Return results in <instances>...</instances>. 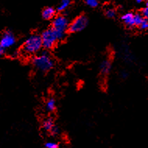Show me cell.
Returning a JSON list of instances; mask_svg holds the SVG:
<instances>
[{
    "mask_svg": "<svg viewBox=\"0 0 148 148\" xmlns=\"http://www.w3.org/2000/svg\"><path fill=\"white\" fill-rule=\"evenodd\" d=\"M42 40L38 34H32L27 39L23 45V52L27 56H31L38 52L41 49Z\"/></svg>",
    "mask_w": 148,
    "mask_h": 148,
    "instance_id": "cell-1",
    "label": "cell"
},
{
    "mask_svg": "<svg viewBox=\"0 0 148 148\" xmlns=\"http://www.w3.org/2000/svg\"><path fill=\"white\" fill-rule=\"evenodd\" d=\"M33 65L40 71L48 72L53 67L54 62L49 53L43 52L34 58Z\"/></svg>",
    "mask_w": 148,
    "mask_h": 148,
    "instance_id": "cell-2",
    "label": "cell"
},
{
    "mask_svg": "<svg viewBox=\"0 0 148 148\" xmlns=\"http://www.w3.org/2000/svg\"><path fill=\"white\" fill-rule=\"evenodd\" d=\"M69 27V21L66 16L59 15L54 18L52 22V28L56 34L58 40H62L66 36V32Z\"/></svg>",
    "mask_w": 148,
    "mask_h": 148,
    "instance_id": "cell-3",
    "label": "cell"
},
{
    "mask_svg": "<svg viewBox=\"0 0 148 148\" xmlns=\"http://www.w3.org/2000/svg\"><path fill=\"white\" fill-rule=\"evenodd\" d=\"M41 37L42 40V46L45 49H51V48H53L57 41H59L57 38L56 34L52 27L44 31Z\"/></svg>",
    "mask_w": 148,
    "mask_h": 148,
    "instance_id": "cell-4",
    "label": "cell"
},
{
    "mask_svg": "<svg viewBox=\"0 0 148 148\" xmlns=\"http://www.w3.org/2000/svg\"><path fill=\"white\" fill-rule=\"evenodd\" d=\"M87 23H88L87 18L85 16H79L69 24L68 30L72 33L79 32L86 28Z\"/></svg>",
    "mask_w": 148,
    "mask_h": 148,
    "instance_id": "cell-5",
    "label": "cell"
},
{
    "mask_svg": "<svg viewBox=\"0 0 148 148\" xmlns=\"http://www.w3.org/2000/svg\"><path fill=\"white\" fill-rule=\"evenodd\" d=\"M16 43V38L14 34L10 31H6L3 34L0 39V46L4 49H9L13 46Z\"/></svg>",
    "mask_w": 148,
    "mask_h": 148,
    "instance_id": "cell-6",
    "label": "cell"
},
{
    "mask_svg": "<svg viewBox=\"0 0 148 148\" xmlns=\"http://www.w3.org/2000/svg\"><path fill=\"white\" fill-rule=\"evenodd\" d=\"M122 21L128 27H133L135 26L134 23V14L133 13H126L122 16Z\"/></svg>",
    "mask_w": 148,
    "mask_h": 148,
    "instance_id": "cell-7",
    "label": "cell"
},
{
    "mask_svg": "<svg viewBox=\"0 0 148 148\" xmlns=\"http://www.w3.org/2000/svg\"><path fill=\"white\" fill-rule=\"evenodd\" d=\"M112 68V63L111 61L108 59L104 60L101 64V66H100V69H101V73L103 75H107L111 70Z\"/></svg>",
    "mask_w": 148,
    "mask_h": 148,
    "instance_id": "cell-8",
    "label": "cell"
},
{
    "mask_svg": "<svg viewBox=\"0 0 148 148\" xmlns=\"http://www.w3.org/2000/svg\"><path fill=\"white\" fill-rule=\"evenodd\" d=\"M55 14H56V10L52 7H46L42 11V16L45 20L52 19L55 16Z\"/></svg>",
    "mask_w": 148,
    "mask_h": 148,
    "instance_id": "cell-9",
    "label": "cell"
},
{
    "mask_svg": "<svg viewBox=\"0 0 148 148\" xmlns=\"http://www.w3.org/2000/svg\"><path fill=\"white\" fill-rule=\"evenodd\" d=\"M70 4H71V0H62L57 7V10L59 12L65 11L70 5Z\"/></svg>",
    "mask_w": 148,
    "mask_h": 148,
    "instance_id": "cell-10",
    "label": "cell"
},
{
    "mask_svg": "<svg viewBox=\"0 0 148 148\" xmlns=\"http://www.w3.org/2000/svg\"><path fill=\"white\" fill-rule=\"evenodd\" d=\"M54 122L51 119H47L43 122L42 124V127L45 131H50L54 126Z\"/></svg>",
    "mask_w": 148,
    "mask_h": 148,
    "instance_id": "cell-11",
    "label": "cell"
},
{
    "mask_svg": "<svg viewBox=\"0 0 148 148\" xmlns=\"http://www.w3.org/2000/svg\"><path fill=\"white\" fill-rule=\"evenodd\" d=\"M46 109L49 112H54L56 109V101L54 99H49L46 103Z\"/></svg>",
    "mask_w": 148,
    "mask_h": 148,
    "instance_id": "cell-12",
    "label": "cell"
},
{
    "mask_svg": "<svg viewBox=\"0 0 148 148\" xmlns=\"http://www.w3.org/2000/svg\"><path fill=\"white\" fill-rule=\"evenodd\" d=\"M143 19L144 18L143 17V16L141 14H139V13L134 14V23H135V26L139 27L140 25V23H142V21H143Z\"/></svg>",
    "mask_w": 148,
    "mask_h": 148,
    "instance_id": "cell-13",
    "label": "cell"
},
{
    "mask_svg": "<svg viewBox=\"0 0 148 148\" xmlns=\"http://www.w3.org/2000/svg\"><path fill=\"white\" fill-rule=\"evenodd\" d=\"M85 3L91 8L97 7L98 5V0H84Z\"/></svg>",
    "mask_w": 148,
    "mask_h": 148,
    "instance_id": "cell-14",
    "label": "cell"
},
{
    "mask_svg": "<svg viewBox=\"0 0 148 148\" xmlns=\"http://www.w3.org/2000/svg\"><path fill=\"white\" fill-rule=\"evenodd\" d=\"M115 10L114 9H112V8H109L107 10L105 11V14L108 18H113L115 16Z\"/></svg>",
    "mask_w": 148,
    "mask_h": 148,
    "instance_id": "cell-15",
    "label": "cell"
},
{
    "mask_svg": "<svg viewBox=\"0 0 148 148\" xmlns=\"http://www.w3.org/2000/svg\"><path fill=\"white\" fill-rule=\"evenodd\" d=\"M45 148H58L59 147V145H58V143H56V142L49 141V142L45 143Z\"/></svg>",
    "mask_w": 148,
    "mask_h": 148,
    "instance_id": "cell-16",
    "label": "cell"
},
{
    "mask_svg": "<svg viewBox=\"0 0 148 148\" xmlns=\"http://www.w3.org/2000/svg\"><path fill=\"white\" fill-rule=\"evenodd\" d=\"M139 27H140L141 30H143V31L148 30V21L147 20L143 19V21H142V23H140V25L139 26Z\"/></svg>",
    "mask_w": 148,
    "mask_h": 148,
    "instance_id": "cell-17",
    "label": "cell"
},
{
    "mask_svg": "<svg viewBox=\"0 0 148 148\" xmlns=\"http://www.w3.org/2000/svg\"><path fill=\"white\" fill-rule=\"evenodd\" d=\"M141 15L143 16V17L146 20H147L148 21V5H147L146 7H144L142 10V13H141Z\"/></svg>",
    "mask_w": 148,
    "mask_h": 148,
    "instance_id": "cell-18",
    "label": "cell"
},
{
    "mask_svg": "<svg viewBox=\"0 0 148 148\" xmlns=\"http://www.w3.org/2000/svg\"><path fill=\"white\" fill-rule=\"evenodd\" d=\"M49 132H50V133H51V135L56 136V135H57L58 133H59V128L57 127V126H56V125H54L53 127H52V129H51V130L49 131Z\"/></svg>",
    "mask_w": 148,
    "mask_h": 148,
    "instance_id": "cell-19",
    "label": "cell"
},
{
    "mask_svg": "<svg viewBox=\"0 0 148 148\" xmlns=\"http://www.w3.org/2000/svg\"><path fill=\"white\" fill-rule=\"evenodd\" d=\"M135 1L137 3H143V0H135Z\"/></svg>",
    "mask_w": 148,
    "mask_h": 148,
    "instance_id": "cell-20",
    "label": "cell"
},
{
    "mask_svg": "<svg viewBox=\"0 0 148 148\" xmlns=\"http://www.w3.org/2000/svg\"><path fill=\"white\" fill-rule=\"evenodd\" d=\"M147 5H148V0H147Z\"/></svg>",
    "mask_w": 148,
    "mask_h": 148,
    "instance_id": "cell-21",
    "label": "cell"
}]
</instances>
